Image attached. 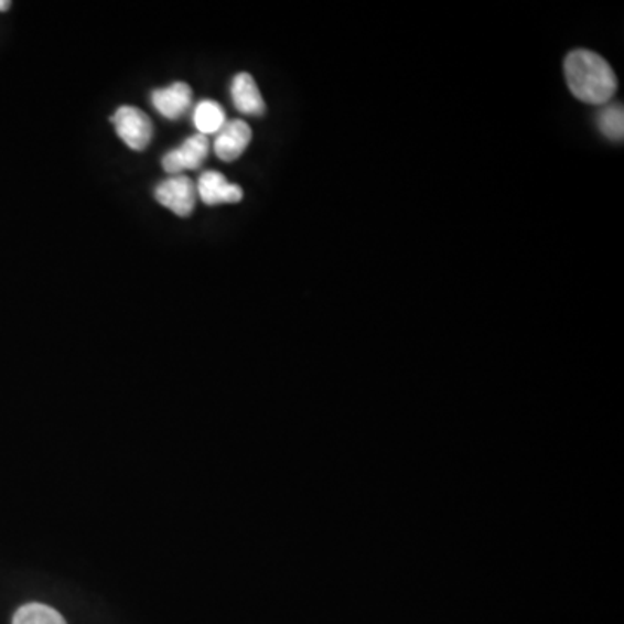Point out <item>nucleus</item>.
Returning a JSON list of instances; mask_svg holds the SVG:
<instances>
[{"label":"nucleus","mask_w":624,"mask_h":624,"mask_svg":"<svg viewBox=\"0 0 624 624\" xmlns=\"http://www.w3.org/2000/svg\"><path fill=\"white\" fill-rule=\"evenodd\" d=\"M251 129L245 120H232L215 135L214 153L223 162H235L247 150Z\"/></svg>","instance_id":"39448f33"},{"label":"nucleus","mask_w":624,"mask_h":624,"mask_svg":"<svg viewBox=\"0 0 624 624\" xmlns=\"http://www.w3.org/2000/svg\"><path fill=\"white\" fill-rule=\"evenodd\" d=\"M118 138L135 151H144L153 139V122L144 111L136 106H120L111 117Z\"/></svg>","instance_id":"f03ea898"},{"label":"nucleus","mask_w":624,"mask_h":624,"mask_svg":"<svg viewBox=\"0 0 624 624\" xmlns=\"http://www.w3.org/2000/svg\"><path fill=\"white\" fill-rule=\"evenodd\" d=\"M599 127L602 135L612 141H621L624 138V111L623 106H609L599 117Z\"/></svg>","instance_id":"9b49d317"},{"label":"nucleus","mask_w":624,"mask_h":624,"mask_svg":"<svg viewBox=\"0 0 624 624\" xmlns=\"http://www.w3.org/2000/svg\"><path fill=\"white\" fill-rule=\"evenodd\" d=\"M9 8H11L9 0H0V11H8Z\"/></svg>","instance_id":"f8f14e48"},{"label":"nucleus","mask_w":624,"mask_h":624,"mask_svg":"<svg viewBox=\"0 0 624 624\" xmlns=\"http://www.w3.org/2000/svg\"><path fill=\"white\" fill-rule=\"evenodd\" d=\"M563 72L572 96L588 105H605L616 94L614 69L593 51L575 50L569 53Z\"/></svg>","instance_id":"f257e3e1"},{"label":"nucleus","mask_w":624,"mask_h":624,"mask_svg":"<svg viewBox=\"0 0 624 624\" xmlns=\"http://www.w3.org/2000/svg\"><path fill=\"white\" fill-rule=\"evenodd\" d=\"M226 111L223 106L212 99H203L195 106L193 111V123H195L198 135H217L226 126Z\"/></svg>","instance_id":"1a4fd4ad"},{"label":"nucleus","mask_w":624,"mask_h":624,"mask_svg":"<svg viewBox=\"0 0 624 624\" xmlns=\"http://www.w3.org/2000/svg\"><path fill=\"white\" fill-rule=\"evenodd\" d=\"M196 193L208 207L220 205V203H238L244 200V190L238 184L229 183L217 171L203 172L200 175Z\"/></svg>","instance_id":"423d86ee"},{"label":"nucleus","mask_w":624,"mask_h":624,"mask_svg":"<svg viewBox=\"0 0 624 624\" xmlns=\"http://www.w3.org/2000/svg\"><path fill=\"white\" fill-rule=\"evenodd\" d=\"M13 624H66V621L50 605L26 604L18 609Z\"/></svg>","instance_id":"9d476101"},{"label":"nucleus","mask_w":624,"mask_h":624,"mask_svg":"<svg viewBox=\"0 0 624 624\" xmlns=\"http://www.w3.org/2000/svg\"><path fill=\"white\" fill-rule=\"evenodd\" d=\"M208 153H211V141L207 136H191L181 147L163 154V171L172 175L183 174L184 171H198L207 160Z\"/></svg>","instance_id":"20e7f679"},{"label":"nucleus","mask_w":624,"mask_h":624,"mask_svg":"<svg viewBox=\"0 0 624 624\" xmlns=\"http://www.w3.org/2000/svg\"><path fill=\"white\" fill-rule=\"evenodd\" d=\"M196 186L187 175H171L154 187V198L179 217H190L195 211Z\"/></svg>","instance_id":"7ed1b4c3"},{"label":"nucleus","mask_w":624,"mask_h":624,"mask_svg":"<svg viewBox=\"0 0 624 624\" xmlns=\"http://www.w3.org/2000/svg\"><path fill=\"white\" fill-rule=\"evenodd\" d=\"M232 99L236 110L244 115L262 117L266 114L262 94H260L259 86L250 74H238L233 78Z\"/></svg>","instance_id":"6e6552de"},{"label":"nucleus","mask_w":624,"mask_h":624,"mask_svg":"<svg viewBox=\"0 0 624 624\" xmlns=\"http://www.w3.org/2000/svg\"><path fill=\"white\" fill-rule=\"evenodd\" d=\"M193 90L186 82H175L172 86L153 90L151 105L166 120H177L191 108Z\"/></svg>","instance_id":"0eeeda50"}]
</instances>
